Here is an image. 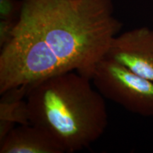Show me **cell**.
Wrapping results in <instances>:
<instances>
[{
    "label": "cell",
    "mask_w": 153,
    "mask_h": 153,
    "mask_svg": "<svg viewBox=\"0 0 153 153\" xmlns=\"http://www.w3.org/2000/svg\"><path fill=\"white\" fill-rule=\"evenodd\" d=\"M113 0H22L0 52V94L68 72L91 79L123 27Z\"/></svg>",
    "instance_id": "obj_1"
},
{
    "label": "cell",
    "mask_w": 153,
    "mask_h": 153,
    "mask_svg": "<svg viewBox=\"0 0 153 153\" xmlns=\"http://www.w3.org/2000/svg\"><path fill=\"white\" fill-rule=\"evenodd\" d=\"M91 82L68 72L30 85L26 95L30 123L46 131L65 152L89 148L108 125L105 98Z\"/></svg>",
    "instance_id": "obj_2"
},
{
    "label": "cell",
    "mask_w": 153,
    "mask_h": 153,
    "mask_svg": "<svg viewBox=\"0 0 153 153\" xmlns=\"http://www.w3.org/2000/svg\"><path fill=\"white\" fill-rule=\"evenodd\" d=\"M91 80L105 99L130 112L153 117V82L106 57L97 64Z\"/></svg>",
    "instance_id": "obj_3"
},
{
    "label": "cell",
    "mask_w": 153,
    "mask_h": 153,
    "mask_svg": "<svg viewBox=\"0 0 153 153\" xmlns=\"http://www.w3.org/2000/svg\"><path fill=\"white\" fill-rule=\"evenodd\" d=\"M104 57L153 82V29L137 28L116 36Z\"/></svg>",
    "instance_id": "obj_4"
},
{
    "label": "cell",
    "mask_w": 153,
    "mask_h": 153,
    "mask_svg": "<svg viewBox=\"0 0 153 153\" xmlns=\"http://www.w3.org/2000/svg\"><path fill=\"white\" fill-rule=\"evenodd\" d=\"M46 131L31 123L13 128L0 141V153H64Z\"/></svg>",
    "instance_id": "obj_5"
},
{
    "label": "cell",
    "mask_w": 153,
    "mask_h": 153,
    "mask_svg": "<svg viewBox=\"0 0 153 153\" xmlns=\"http://www.w3.org/2000/svg\"><path fill=\"white\" fill-rule=\"evenodd\" d=\"M29 87L28 85H22L1 94L0 141L16 124L30 123L26 102V95Z\"/></svg>",
    "instance_id": "obj_6"
},
{
    "label": "cell",
    "mask_w": 153,
    "mask_h": 153,
    "mask_svg": "<svg viewBox=\"0 0 153 153\" xmlns=\"http://www.w3.org/2000/svg\"><path fill=\"white\" fill-rule=\"evenodd\" d=\"M21 7L22 0H0V20L16 22Z\"/></svg>",
    "instance_id": "obj_7"
},
{
    "label": "cell",
    "mask_w": 153,
    "mask_h": 153,
    "mask_svg": "<svg viewBox=\"0 0 153 153\" xmlns=\"http://www.w3.org/2000/svg\"><path fill=\"white\" fill-rule=\"evenodd\" d=\"M16 22L0 20V48H3L11 39Z\"/></svg>",
    "instance_id": "obj_8"
},
{
    "label": "cell",
    "mask_w": 153,
    "mask_h": 153,
    "mask_svg": "<svg viewBox=\"0 0 153 153\" xmlns=\"http://www.w3.org/2000/svg\"><path fill=\"white\" fill-rule=\"evenodd\" d=\"M152 22H153V20H152ZM152 29H153V28H152Z\"/></svg>",
    "instance_id": "obj_9"
}]
</instances>
